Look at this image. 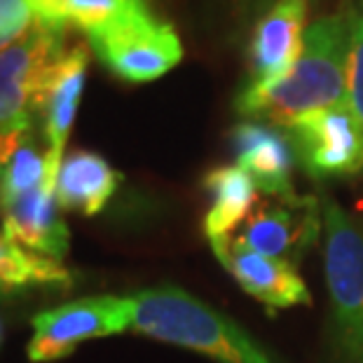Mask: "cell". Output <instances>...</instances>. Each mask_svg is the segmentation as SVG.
I'll list each match as a JSON object with an SVG mask.
<instances>
[{"label": "cell", "instance_id": "10", "mask_svg": "<svg viewBox=\"0 0 363 363\" xmlns=\"http://www.w3.org/2000/svg\"><path fill=\"white\" fill-rule=\"evenodd\" d=\"M307 0H274L251 35V80L262 87L281 80L305 48Z\"/></svg>", "mask_w": 363, "mask_h": 363}, {"label": "cell", "instance_id": "8", "mask_svg": "<svg viewBox=\"0 0 363 363\" xmlns=\"http://www.w3.org/2000/svg\"><path fill=\"white\" fill-rule=\"evenodd\" d=\"M323 233L321 199L316 197H267L244 220L237 242L262 256L296 267Z\"/></svg>", "mask_w": 363, "mask_h": 363}, {"label": "cell", "instance_id": "4", "mask_svg": "<svg viewBox=\"0 0 363 363\" xmlns=\"http://www.w3.org/2000/svg\"><path fill=\"white\" fill-rule=\"evenodd\" d=\"M89 48L111 73L125 82H152L183 59L172 24L155 17L148 0H134L125 12L87 33Z\"/></svg>", "mask_w": 363, "mask_h": 363}, {"label": "cell", "instance_id": "6", "mask_svg": "<svg viewBox=\"0 0 363 363\" xmlns=\"http://www.w3.org/2000/svg\"><path fill=\"white\" fill-rule=\"evenodd\" d=\"M134 323V300L118 296H91L66 303L33 316L28 359L50 363L66 359L75 347L94 337L122 333Z\"/></svg>", "mask_w": 363, "mask_h": 363}, {"label": "cell", "instance_id": "12", "mask_svg": "<svg viewBox=\"0 0 363 363\" xmlns=\"http://www.w3.org/2000/svg\"><path fill=\"white\" fill-rule=\"evenodd\" d=\"M57 176L59 172L50 174L40 188L0 211V218H3V233L19 246L38 256L61 260L68 253L71 235L57 211Z\"/></svg>", "mask_w": 363, "mask_h": 363}, {"label": "cell", "instance_id": "19", "mask_svg": "<svg viewBox=\"0 0 363 363\" xmlns=\"http://www.w3.org/2000/svg\"><path fill=\"white\" fill-rule=\"evenodd\" d=\"M33 24L26 0H0V52L19 40Z\"/></svg>", "mask_w": 363, "mask_h": 363}, {"label": "cell", "instance_id": "5", "mask_svg": "<svg viewBox=\"0 0 363 363\" xmlns=\"http://www.w3.org/2000/svg\"><path fill=\"white\" fill-rule=\"evenodd\" d=\"M64 28L33 21L0 52V136L28 131L54 68L66 57Z\"/></svg>", "mask_w": 363, "mask_h": 363}, {"label": "cell", "instance_id": "20", "mask_svg": "<svg viewBox=\"0 0 363 363\" xmlns=\"http://www.w3.org/2000/svg\"><path fill=\"white\" fill-rule=\"evenodd\" d=\"M0 342H3V323H0Z\"/></svg>", "mask_w": 363, "mask_h": 363}, {"label": "cell", "instance_id": "2", "mask_svg": "<svg viewBox=\"0 0 363 363\" xmlns=\"http://www.w3.org/2000/svg\"><path fill=\"white\" fill-rule=\"evenodd\" d=\"M136 333L206 354L218 363H279L242 326L176 286L136 293Z\"/></svg>", "mask_w": 363, "mask_h": 363}, {"label": "cell", "instance_id": "13", "mask_svg": "<svg viewBox=\"0 0 363 363\" xmlns=\"http://www.w3.org/2000/svg\"><path fill=\"white\" fill-rule=\"evenodd\" d=\"M87 50L82 45H73L66 52V57L59 61V66L54 68L48 87H45L40 108H38V113L45 120V138L50 143L48 150L59 160L66 157L64 148L80 106L84 78H87Z\"/></svg>", "mask_w": 363, "mask_h": 363}, {"label": "cell", "instance_id": "16", "mask_svg": "<svg viewBox=\"0 0 363 363\" xmlns=\"http://www.w3.org/2000/svg\"><path fill=\"white\" fill-rule=\"evenodd\" d=\"M28 286H71V274L59 260L38 256L0 233V291H21Z\"/></svg>", "mask_w": 363, "mask_h": 363}, {"label": "cell", "instance_id": "15", "mask_svg": "<svg viewBox=\"0 0 363 363\" xmlns=\"http://www.w3.org/2000/svg\"><path fill=\"white\" fill-rule=\"evenodd\" d=\"M204 188L211 197V208L204 218L208 242L228 239V235L242 225L258 204L256 183L239 167H218L208 172Z\"/></svg>", "mask_w": 363, "mask_h": 363}, {"label": "cell", "instance_id": "17", "mask_svg": "<svg viewBox=\"0 0 363 363\" xmlns=\"http://www.w3.org/2000/svg\"><path fill=\"white\" fill-rule=\"evenodd\" d=\"M131 3L134 0H26L33 21L64 30L78 26L84 33L118 17Z\"/></svg>", "mask_w": 363, "mask_h": 363}, {"label": "cell", "instance_id": "7", "mask_svg": "<svg viewBox=\"0 0 363 363\" xmlns=\"http://www.w3.org/2000/svg\"><path fill=\"white\" fill-rule=\"evenodd\" d=\"M284 134L312 179H350L363 172V129L347 104L307 113L284 127Z\"/></svg>", "mask_w": 363, "mask_h": 363}, {"label": "cell", "instance_id": "9", "mask_svg": "<svg viewBox=\"0 0 363 363\" xmlns=\"http://www.w3.org/2000/svg\"><path fill=\"white\" fill-rule=\"evenodd\" d=\"M211 249L237 284L267 310H286V307L312 303L305 281L289 262L262 256L230 237L213 239Z\"/></svg>", "mask_w": 363, "mask_h": 363}, {"label": "cell", "instance_id": "3", "mask_svg": "<svg viewBox=\"0 0 363 363\" xmlns=\"http://www.w3.org/2000/svg\"><path fill=\"white\" fill-rule=\"evenodd\" d=\"M330 337L342 363H363V225L335 199L321 197Z\"/></svg>", "mask_w": 363, "mask_h": 363}, {"label": "cell", "instance_id": "1", "mask_svg": "<svg viewBox=\"0 0 363 363\" xmlns=\"http://www.w3.org/2000/svg\"><path fill=\"white\" fill-rule=\"evenodd\" d=\"M354 21L357 12L345 5L340 12L310 24L298 64L272 84H246L235 101L237 113L284 129L307 113L345 104Z\"/></svg>", "mask_w": 363, "mask_h": 363}, {"label": "cell", "instance_id": "11", "mask_svg": "<svg viewBox=\"0 0 363 363\" xmlns=\"http://www.w3.org/2000/svg\"><path fill=\"white\" fill-rule=\"evenodd\" d=\"M233 145L239 169H244L267 197H286L293 192L296 152L284 129L258 120H244L233 129Z\"/></svg>", "mask_w": 363, "mask_h": 363}, {"label": "cell", "instance_id": "18", "mask_svg": "<svg viewBox=\"0 0 363 363\" xmlns=\"http://www.w3.org/2000/svg\"><path fill=\"white\" fill-rule=\"evenodd\" d=\"M345 104L357 118L359 127L363 129V17L357 14L350 43V59H347V87H345Z\"/></svg>", "mask_w": 363, "mask_h": 363}, {"label": "cell", "instance_id": "14", "mask_svg": "<svg viewBox=\"0 0 363 363\" xmlns=\"http://www.w3.org/2000/svg\"><path fill=\"white\" fill-rule=\"evenodd\" d=\"M120 174L89 150L68 152L57 176V204L66 211L96 216L115 195Z\"/></svg>", "mask_w": 363, "mask_h": 363}]
</instances>
